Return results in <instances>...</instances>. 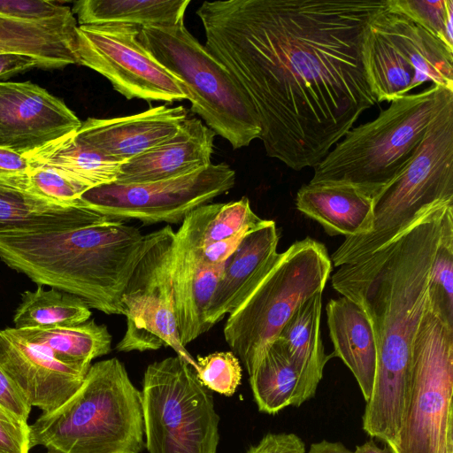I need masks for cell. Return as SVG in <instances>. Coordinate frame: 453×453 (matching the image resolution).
Wrapping results in <instances>:
<instances>
[{
    "mask_svg": "<svg viewBox=\"0 0 453 453\" xmlns=\"http://www.w3.org/2000/svg\"><path fill=\"white\" fill-rule=\"evenodd\" d=\"M387 0L205 1V47L255 109L266 155L316 166L378 102L361 44Z\"/></svg>",
    "mask_w": 453,
    "mask_h": 453,
    "instance_id": "cell-1",
    "label": "cell"
},
{
    "mask_svg": "<svg viewBox=\"0 0 453 453\" xmlns=\"http://www.w3.org/2000/svg\"><path fill=\"white\" fill-rule=\"evenodd\" d=\"M449 205L453 202L428 206L389 243L339 266L332 276L333 288L365 311L374 333L377 365L362 426L387 447L399 429L413 341L427 305L429 272Z\"/></svg>",
    "mask_w": 453,
    "mask_h": 453,
    "instance_id": "cell-2",
    "label": "cell"
},
{
    "mask_svg": "<svg viewBox=\"0 0 453 453\" xmlns=\"http://www.w3.org/2000/svg\"><path fill=\"white\" fill-rule=\"evenodd\" d=\"M145 247L146 234L107 216L66 231L0 234V259L10 268L107 315L125 314L122 294Z\"/></svg>",
    "mask_w": 453,
    "mask_h": 453,
    "instance_id": "cell-3",
    "label": "cell"
},
{
    "mask_svg": "<svg viewBox=\"0 0 453 453\" xmlns=\"http://www.w3.org/2000/svg\"><path fill=\"white\" fill-rule=\"evenodd\" d=\"M143 436L141 391L117 357L90 365L67 402L29 425L30 449L58 453H141Z\"/></svg>",
    "mask_w": 453,
    "mask_h": 453,
    "instance_id": "cell-4",
    "label": "cell"
},
{
    "mask_svg": "<svg viewBox=\"0 0 453 453\" xmlns=\"http://www.w3.org/2000/svg\"><path fill=\"white\" fill-rule=\"evenodd\" d=\"M439 86L394 98L369 122L352 127L314 166L311 183L352 185L373 199L414 157L434 112Z\"/></svg>",
    "mask_w": 453,
    "mask_h": 453,
    "instance_id": "cell-5",
    "label": "cell"
},
{
    "mask_svg": "<svg viewBox=\"0 0 453 453\" xmlns=\"http://www.w3.org/2000/svg\"><path fill=\"white\" fill-rule=\"evenodd\" d=\"M437 202H453V90L442 87L414 157L373 199L372 230L346 237L332 255L334 265L357 262L384 247Z\"/></svg>",
    "mask_w": 453,
    "mask_h": 453,
    "instance_id": "cell-6",
    "label": "cell"
},
{
    "mask_svg": "<svg viewBox=\"0 0 453 453\" xmlns=\"http://www.w3.org/2000/svg\"><path fill=\"white\" fill-rule=\"evenodd\" d=\"M331 271L326 248L311 237L293 242L267 264L224 326L226 343L248 373L299 306L323 292Z\"/></svg>",
    "mask_w": 453,
    "mask_h": 453,
    "instance_id": "cell-7",
    "label": "cell"
},
{
    "mask_svg": "<svg viewBox=\"0 0 453 453\" xmlns=\"http://www.w3.org/2000/svg\"><path fill=\"white\" fill-rule=\"evenodd\" d=\"M152 57L184 85L190 111L234 150L260 137L261 126L250 101L225 65L187 29L148 26L138 36Z\"/></svg>",
    "mask_w": 453,
    "mask_h": 453,
    "instance_id": "cell-8",
    "label": "cell"
},
{
    "mask_svg": "<svg viewBox=\"0 0 453 453\" xmlns=\"http://www.w3.org/2000/svg\"><path fill=\"white\" fill-rule=\"evenodd\" d=\"M453 326L428 303L412 346L399 429L390 453H453Z\"/></svg>",
    "mask_w": 453,
    "mask_h": 453,
    "instance_id": "cell-9",
    "label": "cell"
},
{
    "mask_svg": "<svg viewBox=\"0 0 453 453\" xmlns=\"http://www.w3.org/2000/svg\"><path fill=\"white\" fill-rule=\"evenodd\" d=\"M141 402L149 453H216L219 417L211 391L182 357L149 365Z\"/></svg>",
    "mask_w": 453,
    "mask_h": 453,
    "instance_id": "cell-10",
    "label": "cell"
},
{
    "mask_svg": "<svg viewBox=\"0 0 453 453\" xmlns=\"http://www.w3.org/2000/svg\"><path fill=\"white\" fill-rule=\"evenodd\" d=\"M175 232L170 225L146 234L145 250L122 294L127 329L117 343L119 352L171 347L196 370V362L178 334L173 286Z\"/></svg>",
    "mask_w": 453,
    "mask_h": 453,
    "instance_id": "cell-11",
    "label": "cell"
},
{
    "mask_svg": "<svg viewBox=\"0 0 453 453\" xmlns=\"http://www.w3.org/2000/svg\"><path fill=\"white\" fill-rule=\"evenodd\" d=\"M234 183L235 172L228 165L211 164L165 180L100 185L83 192L80 200L114 219L179 224L196 208L228 192Z\"/></svg>",
    "mask_w": 453,
    "mask_h": 453,
    "instance_id": "cell-12",
    "label": "cell"
},
{
    "mask_svg": "<svg viewBox=\"0 0 453 453\" xmlns=\"http://www.w3.org/2000/svg\"><path fill=\"white\" fill-rule=\"evenodd\" d=\"M140 28L126 24L78 26V64L102 74L127 99L169 104L188 100L181 81L142 44Z\"/></svg>",
    "mask_w": 453,
    "mask_h": 453,
    "instance_id": "cell-13",
    "label": "cell"
},
{
    "mask_svg": "<svg viewBox=\"0 0 453 453\" xmlns=\"http://www.w3.org/2000/svg\"><path fill=\"white\" fill-rule=\"evenodd\" d=\"M81 121L65 104L30 81L0 82V147L28 154L69 134Z\"/></svg>",
    "mask_w": 453,
    "mask_h": 453,
    "instance_id": "cell-14",
    "label": "cell"
},
{
    "mask_svg": "<svg viewBox=\"0 0 453 453\" xmlns=\"http://www.w3.org/2000/svg\"><path fill=\"white\" fill-rule=\"evenodd\" d=\"M0 364L29 404L50 414L80 388L88 369L61 362L15 327L0 329Z\"/></svg>",
    "mask_w": 453,
    "mask_h": 453,
    "instance_id": "cell-15",
    "label": "cell"
},
{
    "mask_svg": "<svg viewBox=\"0 0 453 453\" xmlns=\"http://www.w3.org/2000/svg\"><path fill=\"white\" fill-rule=\"evenodd\" d=\"M224 265L207 263L199 247L198 219L194 210L175 232L173 286L178 334L185 347L209 331L208 311Z\"/></svg>",
    "mask_w": 453,
    "mask_h": 453,
    "instance_id": "cell-16",
    "label": "cell"
},
{
    "mask_svg": "<svg viewBox=\"0 0 453 453\" xmlns=\"http://www.w3.org/2000/svg\"><path fill=\"white\" fill-rule=\"evenodd\" d=\"M181 106L151 107L134 115L81 122L75 137L122 163L173 136L188 116Z\"/></svg>",
    "mask_w": 453,
    "mask_h": 453,
    "instance_id": "cell-17",
    "label": "cell"
},
{
    "mask_svg": "<svg viewBox=\"0 0 453 453\" xmlns=\"http://www.w3.org/2000/svg\"><path fill=\"white\" fill-rule=\"evenodd\" d=\"M215 135L200 119L188 114L173 136L123 163L114 182H150L204 168L211 164Z\"/></svg>",
    "mask_w": 453,
    "mask_h": 453,
    "instance_id": "cell-18",
    "label": "cell"
},
{
    "mask_svg": "<svg viewBox=\"0 0 453 453\" xmlns=\"http://www.w3.org/2000/svg\"><path fill=\"white\" fill-rule=\"evenodd\" d=\"M280 233L273 220L249 233L225 261L208 311L211 329L234 311L278 253Z\"/></svg>",
    "mask_w": 453,
    "mask_h": 453,
    "instance_id": "cell-19",
    "label": "cell"
},
{
    "mask_svg": "<svg viewBox=\"0 0 453 453\" xmlns=\"http://www.w3.org/2000/svg\"><path fill=\"white\" fill-rule=\"evenodd\" d=\"M296 206L332 236L364 235L372 228L373 198L349 184L309 182L297 191Z\"/></svg>",
    "mask_w": 453,
    "mask_h": 453,
    "instance_id": "cell-20",
    "label": "cell"
},
{
    "mask_svg": "<svg viewBox=\"0 0 453 453\" xmlns=\"http://www.w3.org/2000/svg\"><path fill=\"white\" fill-rule=\"evenodd\" d=\"M326 316L334 349L332 357H339L350 370L367 401L377 365V346L371 322L365 311L344 296L327 303Z\"/></svg>",
    "mask_w": 453,
    "mask_h": 453,
    "instance_id": "cell-21",
    "label": "cell"
},
{
    "mask_svg": "<svg viewBox=\"0 0 453 453\" xmlns=\"http://www.w3.org/2000/svg\"><path fill=\"white\" fill-rule=\"evenodd\" d=\"M370 22L404 55L422 84L431 81L453 90V50L387 4Z\"/></svg>",
    "mask_w": 453,
    "mask_h": 453,
    "instance_id": "cell-22",
    "label": "cell"
},
{
    "mask_svg": "<svg viewBox=\"0 0 453 453\" xmlns=\"http://www.w3.org/2000/svg\"><path fill=\"white\" fill-rule=\"evenodd\" d=\"M104 217L84 204H58L0 182V234L66 231Z\"/></svg>",
    "mask_w": 453,
    "mask_h": 453,
    "instance_id": "cell-23",
    "label": "cell"
},
{
    "mask_svg": "<svg viewBox=\"0 0 453 453\" xmlns=\"http://www.w3.org/2000/svg\"><path fill=\"white\" fill-rule=\"evenodd\" d=\"M76 19L30 23L0 16V54L19 53L40 59L47 68L78 64Z\"/></svg>",
    "mask_w": 453,
    "mask_h": 453,
    "instance_id": "cell-24",
    "label": "cell"
},
{
    "mask_svg": "<svg viewBox=\"0 0 453 453\" xmlns=\"http://www.w3.org/2000/svg\"><path fill=\"white\" fill-rule=\"evenodd\" d=\"M249 376L258 411L266 414H277L288 406L299 407L313 397L277 339L264 351Z\"/></svg>",
    "mask_w": 453,
    "mask_h": 453,
    "instance_id": "cell-25",
    "label": "cell"
},
{
    "mask_svg": "<svg viewBox=\"0 0 453 453\" xmlns=\"http://www.w3.org/2000/svg\"><path fill=\"white\" fill-rule=\"evenodd\" d=\"M196 210L199 247L203 259L214 265L225 264L245 235L268 220L252 211L246 196L226 203H207Z\"/></svg>",
    "mask_w": 453,
    "mask_h": 453,
    "instance_id": "cell-26",
    "label": "cell"
},
{
    "mask_svg": "<svg viewBox=\"0 0 453 453\" xmlns=\"http://www.w3.org/2000/svg\"><path fill=\"white\" fill-rule=\"evenodd\" d=\"M74 134L26 154L31 167L53 169L87 190L116 181L123 163L83 143Z\"/></svg>",
    "mask_w": 453,
    "mask_h": 453,
    "instance_id": "cell-27",
    "label": "cell"
},
{
    "mask_svg": "<svg viewBox=\"0 0 453 453\" xmlns=\"http://www.w3.org/2000/svg\"><path fill=\"white\" fill-rule=\"evenodd\" d=\"M322 293H317L295 311L276 338L285 348L310 394L314 396L324 367L332 357L326 355L321 339Z\"/></svg>",
    "mask_w": 453,
    "mask_h": 453,
    "instance_id": "cell-28",
    "label": "cell"
},
{
    "mask_svg": "<svg viewBox=\"0 0 453 453\" xmlns=\"http://www.w3.org/2000/svg\"><path fill=\"white\" fill-rule=\"evenodd\" d=\"M361 54L367 83L378 103L391 102L422 84L404 55L370 21Z\"/></svg>",
    "mask_w": 453,
    "mask_h": 453,
    "instance_id": "cell-29",
    "label": "cell"
},
{
    "mask_svg": "<svg viewBox=\"0 0 453 453\" xmlns=\"http://www.w3.org/2000/svg\"><path fill=\"white\" fill-rule=\"evenodd\" d=\"M190 0H81L73 13L82 25L126 24L137 27L184 21Z\"/></svg>",
    "mask_w": 453,
    "mask_h": 453,
    "instance_id": "cell-30",
    "label": "cell"
},
{
    "mask_svg": "<svg viewBox=\"0 0 453 453\" xmlns=\"http://www.w3.org/2000/svg\"><path fill=\"white\" fill-rule=\"evenodd\" d=\"M17 330L27 341L49 349L61 362L81 368L89 369L93 359L111 350V334L95 319L70 326Z\"/></svg>",
    "mask_w": 453,
    "mask_h": 453,
    "instance_id": "cell-31",
    "label": "cell"
},
{
    "mask_svg": "<svg viewBox=\"0 0 453 453\" xmlns=\"http://www.w3.org/2000/svg\"><path fill=\"white\" fill-rule=\"evenodd\" d=\"M91 311L80 297L42 286L35 291H25L14 317L16 329L70 326L89 319Z\"/></svg>",
    "mask_w": 453,
    "mask_h": 453,
    "instance_id": "cell-32",
    "label": "cell"
},
{
    "mask_svg": "<svg viewBox=\"0 0 453 453\" xmlns=\"http://www.w3.org/2000/svg\"><path fill=\"white\" fill-rule=\"evenodd\" d=\"M430 310L453 326V205L446 208L428 280Z\"/></svg>",
    "mask_w": 453,
    "mask_h": 453,
    "instance_id": "cell-33",
    "label": "cell"
},
{
    "mask_svg": "<svg viewBox=\"0 0 453 453\" xmlns=\"http://www.w3.org/2000/svg\"><path fill=\"white\" fill-rule=\"evenodd\" d=\"M0 182L62 205L84 204L80 196L87 190L53 169L43 166L31 167L20 174L1 177Z\"/></svg>",
    "mask_w": 453,
    "mask_h": 453,
    "instance_id": "cell-34",
    "label": "cell"
},
{
    "mask_svg": "<svg viewBox=\"0 0 453 453\" xmlns=\"http://www.w3.org/2000/svg\"><path fill=\"white\" fill-rule=\"evenodd\" d=\"M387 5L404 14L453 50L452 0H387Z\"/></svg>",
    "mask_w": 453,
    "mask_h": 453,
    "instance_id": "cell-35",
    "label": "cell"
},
{
    "mask_svg": "<svg viewBox=\"0 0 453 453\" xmlns=\"http://www.w3.org/2000/svg\"><path fill=\"white\" fill-rule=\"evenodd\" d=\"M196 372L211 391L232 396L242 380L240 360L232 351H218L197 357Z\"/></svg>",
    "mask_w": 453,
    "mask_h": 453,
    "instance_id": "cell-36",
    "label": "cell"
},
{
    "mask_svg": "<svg viewBox=\"0 0 453 453\" xmlns=\"http://www.w3.org/2000/svg\"><path fill=\"white\" fill-rule=\"evenodd\" d=\"M0 16L30 23L75 19L70 7L42 0H0Z\"/></svg>",
    "mask_w": 453,
    "mask_h": 453,
    "instance_id": "cell-37",
    "label": "cell"
},
{
    "mask_svg": "<svg viewBox=\"0 0 453 453\" xmlns=\"http://www.w3.org/2000/svg\"><path fill=\"white\" fill-rule=\"evenodd\" d=\"M29 425L0 408V453H29Z\"/></svg>",
    "mask_w": 453,
    "mask_h": 453,
    "instance_id": "cell-38",
    "label": "cell"
},
{
    "mask_svg": "<svg viewBox=\"0 0 453 453\" xmlns=\"http://www.w3.org/2000/svg\"><path fill=\"white\" fill-rule=\"evenodd\" d=\"M0 408L27 422L32 406L0 364Z\"/></svg>",
    "mask_w": 453,
    "mask_h": 453,
    "instance_id": "cell-39",
    "label": "cell"
},
{
    "mask_svg": "<svg viewBox=\"0 0 453 453\" xmlns=\"http://www.w3.org/2000/svg\"><path fill=\"white\" fill-rule=\"evenodd\" d=\"M246 453H305V444L293 433H269Z\"/></svg>",
    "mask_w": 453,
    "mask_h": 453,
    "instance_id": "cell-40",
    "label": "cell"
},
{
    "mask_svg": "<svg viewBox=\"0 0 453 453\" xmlns=\"http://www.w3.org/2000/svg\"><path fill=\"white\" fill-rule=\"evenodd\" d=\"M35 67L47 68L40 59L28 55L19 53L0 54V79Z\"/></svg>",
    "mask_w": 453,
    "mask_h": 453,
    "instance_id": "cell-41",
    "label": "cell"
},
{
    "mask_svg": "<svg viewBox=\"0 0 453 453\" xmlns=\"http://www.w3.org/2000/svg\"><path fill=\"white\" fill-rule=\"evenodd\" d=\"M31 169L28 157L0 147V178L27 173Z\"/></svg>",
    "mask_w": 453,
    "mask_h": 453,
    "instance_id": "cell-42",
    "label": "cell"
},
{
    "mask_svg": "<svg viewBox=\"0 0 453 453\" xmlns=\"http://www.w3.org/2000/svg\"><path fill=\"white\" fill-rule=\"evenodd\" d=\"M307 453H354L342 442L322 440L311 444Z\"/></svg>",
    "mask_w": 453,
    "mask_h": 453,
    "instance_id": "cell-43",
    "label": "cell"
},
{
    "mask_svg": "<svg viewBox=\"0 0 453 453\" xmlns=\"http://www.w3.org/2000/svg\"><path fill=\"white\" fill-rule=\"evenodd\" d=\"M354 453H390L387 447L380 449L372 439L356 447Z\"/></svg>",
    "mask_w": 453,
    "mask_h": 453,
    "instance_id": "cell-44",
    "label": "cell"
},
{
    "mask_svg": "<svg viewBox=\"0 0 453 453\" xmlns=\"http://www.w3.org/2000/svg\"><path fill=\"white\" fill-rule=\"evenodd\" d=\"M45 453H58V452H56V451H53V450L47 449V451H46Z\"/></svg>",
    "mask_w": 453,
    "mask_h": 453,
    "instance_id": "cell-45",
    "label": "cell"
}]
</instances>
